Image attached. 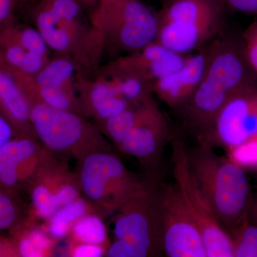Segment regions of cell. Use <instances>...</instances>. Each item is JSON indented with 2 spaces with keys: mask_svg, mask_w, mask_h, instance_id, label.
<instances>
[{
  "mask_svg": "<svg viewBox=\"0 0 257 257\" xmlns=\"http://www.w3.org/2000/svg\"><path fill=\"white\" fill-rule=\"evenodd\" d=\"M74 67L65 59H57L46 64L36 75L37 88H63L73 77Z\"/></svg>",
  "mask_w": 257,
  "mask_h": 257,
  "instance_id": "cb8c5ba5",
  "label": "cell"
},
{
  "mask_svg": "<svg viewBox=\"0 0 257 257\" xmlns=\"http://www.w3.org/2000/svg\"><path fill=\"white\" fill-rule=\"evenodd\" d=\"M45 56L29 52L19 72L25 75H37L45 67Z\"/></svg>",
  "mask_w": 257,
  "mask_h": 257,
  "instance_id": "1f68e13d",
  "label": "cell"
},
{
  "mask_svg": "<svg viewBox=\"0 0 257 257\" xmlns=\"http://www.w3.org/2000/svg\"><path fill=\"white\" fill-rule=\"evenodd\" d=\"M234 257H257V224L246 218L230 234Z\"/></svg>",
  "mask_w": 257,
  "mask_h": 257,
  "instance_id": "d4e9b609",
  "label": "cell"
},
{
  "mask_svg": "<svg viewBox=\"0 0 257 257\" xmlns=\"http://www.w3.org/2000/svg\"><path fill=\"white\" fill-rule=\"evenodd\" d=\"M187 156L193 175L218 222L230 235L249 216L253 202L244 169L204 144L187 151Z\"/></svg>",
  "mask_w": 257,
  "mask_h": 257,
  "instance_id": "7a4b0ae2",
  "label": "cell"
},
{
  "mask_svg": "<svg viewBox=\"0 0 257 257\" xmlns=\"http://www.w3.org/2000/svg\"><path fill=\"white\" fill-rule=\"evenodd\" d=\"M18 251L19 257L53 256L57 243L50 237L38 221L26 217L8 231Z\"/></svg>",
  "mask_w": 257,
  "mask_h": 257,
  "instance_id": "e0dca14e",
  "label": "cell"
},
{
  "mask_svg": "<svg viewBox=\"0 0 257 257\" xmlns=\"http://www.w3.org/2000/svg\"><path fill=\"white\" fill-rule=\"evenodd\" d=\"M225 8L237 13L257 16V0H221Z\"/></svg>",
  "mask_w": 257,
  "mask_h": 257,
  "instance_id": "d6a6232c",
  "label": "cell"
},
{
  "mask_svg": "<svg viewBox=\"0 0 257 257\" xmlns=\"http://www.w3.org/2000/svg\"><path fill=\"white\" fill-rule=\"evenodd\" d=\"M97 18L121 50L137 52L156 41L157 13L140 0H101Z\"/></svg>",
  "mask_w": 257,
  "mask_h": 257,
  "instance_id": "ba28073f",
  "label": "cell"
},
{
  "mask_svg": "<svg viewBox=\"0 0 257 257\" xmlns=\"http://www.w3.org/2000/svg\"><path fill=\"white\" fill-rule=\"evenodd\" d=\"M256 194H257V193H256Z\"/></svg>",
  "mask_w": 257,
  "mask_h": 257,
  "instance_id": "f35d334b",
  "label": "cell"
},
{
  "mask_svg": "<svg viewBox=\"0 0 257 257\" xmlns=\"http://www.w3.org/2000/svg\"><path fill=\"white\" fill-rule=\"evenodd\" d=\"M0 257H19L15 243L8 233H0Z\"/></svg>",
  "mask_w": 257,
  "mask_h": 257,
  "instance_id": "836d02e7",
  "label": "cell"
},
{
  "mask_svg": "<svg viewBox=\"0 0 257 257\" xmlns=\"http://www.w3.org/2000/svg\"><path fill=\"white\" fill-rule=\"evenodd\" d=\"M257 87V75L243 53L241 36L223 32L209 45L207 67L200 84L183 108L187 124L200 137L238 93Z\"/></svg>",
  "mask_w": 257,
  "mask_h": 257,
  "instance_id": "6da1fadb",
  "label": "cell"
},
{
  "mask_svg": "<svg viewBox=\"0 0 257 257\" xmlns=\"http://www.w3.org/2000/svg\"><path fill=\"white\" fill-rule=\"evenodd\" d=\"M240 36L246 60L257 75V20L250 23Z\"/></svg>",
  "mask_w": 257,
  "mask_h": 257,
  "instance_id": "f546056e",
  "label": "cell"
},
{
  "mask_svg": "<svg viewBox=\"0 0 257 257\" xmlns=\"http://www.w3.org/2000/svg\"><path fill=\"white\" fill-rule=\"evenodd\" d=\"M20 0H0V24L11 16Z\"/></svg>",
  "mask_w": 257,
  "mask_h": 257,
  "instance_id": "d590c367",
  "label": "cell"
},
{
  "mask_svg": "<svg viewBox=\"0 0 257 257\" xmlns=\"http://www.w3.org/2000/svg\"><path fill=\"white\" fill-rule=\"evenodd\" d=\"M257 138V87L231 97L209 130L198 137L200 144L231 150Z\"/></svg>",
  "mask_w": 257,
  "mask_h": 257,
  "instance_id": "8fae6325",
  "label": "cell"
},
{
  "mask_svg": "<svg viewBox=\"0 0 257 257\" xmlns=\"http://www.w3.org/2000/svg\"><path fill=\"white\" fill-rule=\"evenodd\" d=\"M144 103L138 106H131L119 114L101 121L103 124L101 133L112 142L115 146H119L138 124Z\"/></svg>",
  "mask_w": 257,
  "mask_h": 257,
  "instance_id": "603a6c76",
  "label": "cell"
},
{
  "mask_svg": "<svg viewBox=\"0 0 257 257\" xmlns=\"http://www.w3.org/2000/svg\"><path fill=\"white\" fill-rule=\"evenodd\" d=\"M209 45L189 54L183 65L153 84V93L173 109L187 104L200 84L209 57Z\"/></svg>",
  "mask_w": 257,
  "mask_h": 257,
  "instance_id": "5bb4252c",
  "label": "cell"
},
{
  "mask_svg": "<svg viewBox=\"0 0 257 257\" xmlns=\"http://www.w3.org/2000/svg\"><path fill=\"white\" fill-rule=\"evenodd\" d=\"M47 150L35 137L16 136L0 149V189L16 196L28 187Z\"/></svg>",
  "mask_w": 257,
  "mask_h": 257,
  "instance_id": "4fadbf2b",
  "label": "cell"
},
{
  "mask_svg": "<svg viewBox=\"0 0 257 257\" xmlns=\"http://www.w3.org/2000/svg\"><path fill=\"white\" fill-rule=\"evenodd\" d=\"M93 211L96 212L92 205L81 197L57 209L42 226L57 242L68 236L72 226L79 218Z\"/></svg>",
  "mask_w": 257,
  "mask_h": 257,
  "instance_id": "ac0fdd59",
  "label": "cell"
},
{
  "mask_svg": "<svg viewBox=\"0 0 257 257\" xmlns=\"http://www.w3.org/2000/svg\"><path fill=\"white\" fill-rule=\"evenodd\" d=\"M32 100L42 101L55 109L74 111L73 99L63 88H38L37 95L30 98Z\"/></svg>",
  "mask_w": 257,
  "mask_h": 257,
  "instance_id": "4316f807",
  "label": "cell"
},
{
  "mask_svg": "<svg viewBox=\"0 0 257 257\" xmlns=\"http://www.w3.org/2000/svg\"><path fill=\"white\" fill-rule=\"evenodd\" d=\"M158 199L164 254L169 257H207L202 234L175 182L160 187Z\"/></svg>",
  "mask_w": 257,
  "mask_h": 257,
  "instance_id": "9c48e42d",
  "label": "cell"
},
{
  "mask_svg": "<svg viewBox=\"0 0 257 257\" xmlns=\"http://www.w3.org/2000/svg\"><path fill=\"white\" fill-rule=\"evenodd\" d=\"M221 0H166L157 13L156 41L170 50L189 55L224 32Z\"/></svg>",
  "mask_w": 257,
  "mask_h": 257,
  "instance_id": "3957f363",
  "label": "cell"
},
{
  "mask_svg": "<svg viewBox=\"0 0 257 257\" xmlns=\"http://www.w3.org/2000/svg\"><path fill=\"white\" fill-rule=\"evenodd\" d=\"M16 196L0 189V233L9 231L26 217Z\"/></svg>",
  "mask_w": 257,
  "mask_h": 257,
  "instance_id": "484cf974",
  "label": "cell"
},
{
  "mask_svg": "<svg viewBox=\"0 0 257 257\" xmlns=\"http://www.w3.org/2000/svg\"><path fill=\"white\" fill-rule=\"evenodd\" d=\"M106 246L91 243L68 241L65 254L69 257H102L106 256Z\"/></svg>",
  "mask_w": 257,
  "mask_h": 257,
  "instance_id": "4dcf8cb0",
  "label": "cell"
},
{
  "mask_svg": "<svg viewBox=\"0 0 257 257\" xmlns=\"http://www.w3.org/2000/svg\"><path fill=\"white\" fill-rule=\"evenodd\" d=\"M91 111L101 121H104L131 107L119 95L112 82L96 83L89 95Z\"/></svg>",
  "mask_w": 257,
  "mask_h": 257,
  "instance_id": "d6986e66",
  "label": "cell"
},
{
  "mask_svg": "<svg viewBox=\"0 0 257 257\" xmlns=\"http://www.w3.org/2000/svg\"><path fill=\"white\" fill-rule=\"evenodd\" d=\"M31 104L16 73L0 60V114L14 128L15 137H35L30 122Z\"/></svg>",
  "mask_w": 257,
  "mask_h": 257,
  "instance_id": "2e32d148",
  "label": "cell"
},
{
  "mask_svg": "<svg viewBox=\"0 0 257 257\" xmlns=\"http://www.w3.org/2000/svg\"><path fill=\"white\" fill-rule=\"evenodd\" d=\"M249 216L251 220L257 224V194L253 200L252 204H251Z\"/></svg>",
  "mask_w": 257,
  "mask_h": 257,
  "instance_id": "8d00e7d4",
  "label": "cell"
},
{
  "mask_svg": "<svg viewBox=\"0 0 257 257\" xmlns=\"http://www.w3.org/2000/svg\"><path fill=\"white\" fill-rule=\"evenodd\" d=\"M60 158L47 150L27 187L31 199L28 216L38 222L82 197L75 172Z\"/></svg>",
  "mask_w": 257,
  "mask_h": 257,
  "instance_id": "30bf717a",
  "label": "cell"
},
{
  "mask_svg": "<svg viewBox=\"0 0 257 257\" xmlns=\"http://www.w3.org/2000/svg\"><path fill=\"white\" fill-rule=\"evenodd\" d=\"M102 218L95 211L79 218L72 226L67 241L100 245L108 248L111 242Z\"/></svg>",
  "mask_w": 257,
  "mask_h": 257,
  "instance_id": "ffe728a7",
  "label": "cell"
},
{
  "mask_svg": "<svg viewBox=\"0 0 257 257\" xmlns=\"http://www.w3.org/2000/svg\"><path fill=\"white\" fill-rule=\"evenodd\" d=\"M115 239L134 246L138 257L161 256L158 189L148 183L115 213Z\"/></svg>",
  "mask_w": 257,
  "mask_h": 257,
  "instance_id": "52a82bcc",
  "label": "cell"
},
{
  "mask_svg": "<svg viewBox=\"0 0 257 257\" xmlns=\"http://www.w3.org/2000/svg\"><path fill=\"white\" fill-rule=\"evenodd\" d=\"M170 138V128L165 115L152 97L145 101L138 124L118 150L135 157L147 169H155Z\"/></svg>",
  "mask_w": 257,
  "mask_h": 257,
  "instance_id": "7c38bea8",
  "label": "cell"
},
{
  "mask_svg": "<svg viewBox=\"0 0 257 257\" xmlns=\"http://www.w3.org/2000/svg\"><path fill=\"white\" fill-rule=\"evenodd\" d=\"M84 1L90 2V1H92V0H84Z\"/></svg>",
  "mask_w": 257,
  "mask_h": 257,
  "instance_id": "74e56055",
  "label": "cell"
},
{
  "mask_svg": "<svg viewBox=\"0 0 257 257\" xmlns=\"http://www.w3.org/2000/svg\"><path fill=\"white\" fill-rule=\"evenodd\" d=\"M114 84L119 95L130 104L135 106L152 97L153 82L136 74L115 68Z\"/></svg>",
  "mask_w": 257,
  "mask_h": 257,
  "instance_id": "44dd1931",
  "label": "cell"
},
{
  "mask_svg": "<svg viewBox=\"0 0 257 257\" xmlns=\"http://www.w3.org/2000/svg\"><path fill=\"white\" fill-rule=\"evenodd\" d=\"M75 174L82 197L103 217L114 214L149 183L108 150L92 152L77 162Z\"/></svg>",
  "mask_w": 257,
  "mask_h": 257,
  "instance_id": "277c9868",
  "label": "cell"
},
{
  "mask_svg": "<svg viewBox=\"0 0 257 257\" xmlns=\"http://www.w3.org/2000/svg\"><path fill=\"white\" fill-rule=\"evenodd\" d=\"M15 137L14 128L3 115L0 114V149Z\"/></svg>",
  "mask_w": 257,
  "mask_h": 257,
  "instance_id": "e575fe53",
  "label": "cell"
},
{
  "mask_svg": "<svg viewBox=\"0 0 257 257\" xmlns=\"http://www.w3.org/2000/svg\"><path fill=\"white\" fill-rule=\"evenodd\" d=\"M42 9L37 14V30L46 41L49 47L57 52H63L71 44V36L68 30L60 25V21L50 9L42 3Z\"/></svg>",
  "mask_w": 257,
  "mask_h": 257,
  "instance_id": "7402d4cb",
  "label": "cell"
},
{
  "mask_svg": "<svg viewBox=\"0 0 257 257\" xmlns=\"http://www.w3.org/2000/svg\"><path fill=\"white\" fill-rule=\"evenodd\" d=\"M229 157L242 168L257 167V138L228 150Z\"/></svg>",
  "mask_w": 257,
  "mask_h": 257,
  "instance_id": "f1b7e54d",
  "label": "cell"
},
{
  "mask_svg": "<svg viewBox=\"0 0 257 257\" xmlns=\"http://www.w3.org/2000/svg\"><path fill=\"white\" fill-rule=\"evenodd\" d=\"M171 140L175 182L200 231L207 257H234L231 236L218 222L210 204L194 178L183 142L177 138Z\"/></svg>",
  "mask_w": 257,
  "mask_h": 257,
  "instance_id": "8992f818",
  "label": "cell"
},
{
  "mask_svg": "<svg viewBox=\"0 0 257 257\" xmlns=\"http://www.w3.org/2000/svg\"><path fill=\"white\" fill-rule=\"evenodd\" d=\"M188 55L177 53L155 41L120 60L116 68L155 83L180 68Z\"/></svg>",
  "mask_w": 257,
  "mask_h": 257,
  "instance_id": "9a60e30c",
  "label": "cell"
},
{
  "mask_svg": "<svg viewBox=\"0 0 257 257\" xmlns=\"http://www.w3.org/2000/svg\"><path fill=\"white\" fill-rule=\"evenodd\" d=\"M30 104V122L35 135L56 156L78 162L92 152L112 150L100 130L74 111L55 109L38 100Z\"/></svg>",
  "mask_w": 257,
  "mask_h": 257,
  "instance_id": "5b68a950",
  "label": "cell"
},
{
  "mask_svg": "<svg viewBox=\"0 0 257 257\" xmlns=\"http://www.w3.org/2000/svg\"><path fill=\"white\" fill-rule=\"evenodd\" d=\"M14 38L28 52L43 56L47 54L48 45L37 29H23Z\"/></svg>",
  "mask_w": 257,
  "mask_h": 257,
  "instance_id": "83f0119b",
  "label": "cell"
}]
</instances>
